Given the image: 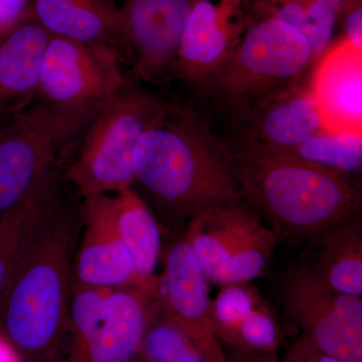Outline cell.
<instances>
[{
	"instance_id": "1",
	"label": "cell",
	"mask_w": 362,
	"mask_h": 362,
	"mask_svg": "<svg viewBox=\"0 0 362 362\" xmlns=\"http://www.w3.org/2000/svg\"><path fill=\"white\" fill-rule=\"evenodd\" d=\"M76 235L59 194L33 226L0 298V335L20 358L52 356L68 329Z\"/></svg>"
},
{
	"instance_id": "2",
	"label": "cell",
	"mask_w": 362,
	"mask_h": 362,
	"mask_svg": "<svg viewBox=\"0 0 362 362\" xmlns=\"http://www.w3.org/2000/svg\"><path fill=\"white\" fill-rule=\"evenodd\" d=\"M226 143L245 201L279 242L314 240L328 226L359 216L361 192L349 175L242 136Z\"/></svg>"
},
{
	"instance_id": "3",
	"label": "cell",
	"mask_w": 362,
	"mask_h": 362,
	"mask_svg": "<svg viewBox=\"0 0 362 362\" xmlns=\"http://www.w3.org/2000/svg\"><path fill=\"white\" fill-rule=\"evenodd\" d=\"M135 183L181 220L244 201L232 154L192 107L168 112L136 147Z\"/></svg>"
},
{
	"instance_id": "4",
	"label": "cell",
	"mask_w": 362,
	"mask_h": 362,
	"mask_svg": "<svg viewBox=\"0 0 362 362\" xmlns=\"http://www.w3.org/2000/svg\"><path fill=\"white\" fill-rule=\"evenodd\" d=\"M314 66L310 45L295 28L246 14L230 58L197 90L235 128L267 100L310 77Z\"/></svg>"
},
{
	"instance_id": "5",
	"label": "cell",
	"mask_w": 362,
	"mask_h": 362,
	"mask_svg": "<svg viewBox=\"0 0 362 362\" xmlns=\"http://www.w3.org/2000/svg\"><path fill=\"white\" fill-rule=\"evenodd\" d=\"M128 75L126 84L95 114L62 173L85 197L112 194L135 183L133 159L143 134L168 112V102Z\"/></svg>"
},
{
	"instance_id": "6",
	"label": "cell",
	"mask_w": 362,
	"mask_h": 362,
	"mask_svg": "<svg viewBox=\"0 0 362 362\" xmlns=\"http://www.w3.org/2000/svg\"><path fill=\"white\" fill-rule=\"evenodd\" d=\"M104 104L65 109L35 101L0 123V214L68 162Z\"/></svg>"
},
{
	"instance_id": "7",
	"label": "cell",
	"mask_w": 362,
	"mask_h": 362,
	"mask_svg": "<svg viewBox=\"0 0 362 362\" xmlns=\"http://www.w3.org/2000/svg\"><path fill=\"white\" fill-rule=\"evenodd\" d=\"M159 307L158 291L140 286L71 288L65 362L131 361Z\"/></svg>"
},
{
	"instance_id": "8",
	"label": "cell",
	"mask_w": 362,
	"mask_h": 362,
	"mask_svg": "<svg viewBox=\"0 0 362 362\" xmlns=\"http://www.w3.org/2000/svg\"><path fill=\"white\" fill-rule=\"evenodd\" d=\"M183 238L207 279L223 286L246 284L262 275L279 243L245 199L195 214Z\"/></svg>"
},
{
	"instance_id": "9",
	"label": "cell",
	"mask_w": 362,
	"mask_h": 362,
	"mask_svg": "<svg viewBox=\"0 0 362 362\" xmlns=\"http://www.w3.org/2000/svg\"><path fill=\"white\" fill-rule=\"evenodd\" d=\"M288 314L324 354L339 362H362V299L332 289L313 266L288 273L283 287Z\"/></svg>"
},
{
	"instance_id": "10",
	"label": "cell",
	"mask_w": 362,
	"mask_h": 362,
	"mask_svg": "<svg viewBox=\"0 0 362 362\" xmlns=\"http://www.w3.org/2000/svg\"><path fill=\"white\" fill-rule=\"evenodd\" d=\"M111 47L52 35L45 49L37 101L58 108L106 103L128 80Z\"/></svg>"
},
{
	"instance_id": "11",
	"label": "cell",
	"mask_w": 362,
	"mask_h": 362,
	"mask_svg": "<svg viewBox=\"0 0 362 362\" xmlns=\"http://www.w3.org/2000/svg\"><path fill=\"white\" fill-rule=\"evenodd\" d=\"M195 0H121L132 54L130 75L166 84L175 77L181 39Z\"/></svg>"
},
{
	"instance_id": "12",
	"label": "cell",
	"mask_w": 362,
	"mask_h": 362,
	"mask_svg": "<svg viewBox=\"0 0 362 362\" xmlns=\"http://www.w3.org/2000/svg\"><path fill=\"white\" fill-rule=\"evenodd\" d=\"M209 282L185 238L171 245L159 277L161 311L194 343L206 362H228L213 322Z\"/></svg>"
},
{
	"instance_id": "13",
	"label": "cell",
	"mask_w": 362,
	"mask_h": 362,
	"mask_svg": "<svg viewBox=\"0 0 362 362\" xmlns=\"http://www.w3.org/2000/svg\"><path fill=\"white\" fill-rule=\"evenodd\" d=\"M82 199L83 235L74 259L71 288L144 287L119 237L113 195L88 194Z\"/></svg>"
},
{
	"instance_id": "14",
	"label": "cell",
	"mask_w": 362,
	"mask_h": 362,
	"mask_svg": "<svg viewBox=\"0 0 362 362\" xmlns=\"http://www.w3.org/2000/svg\"><path fill=\"white\" fill-rule=\"evenodd\" d=\"M244 0H195L181 39L175 77L197 89L230 58L246 23Z\"/></svg>"
},
{
	"instance_id": "15",
	"label": "cell",
	"mask_w": 362,
	"mask_h": 362,
	"mask_svg": "<svg viewBox=\"0 0 362 362\" xmlns=\"http://www.w3.org/2000/svg\"><path fill=\"white\" fill-rule=\"evenodd\" d=\"M309 84L324 130L362 134V49L335 39Z\"/></svg>"
},
{
	"instance_id": "16",
	"label": "cell",
	"mask_w": 362,
	"mask_h": 362,
	"mask_svg": "<svg viewBox=\"0 0 362 362\" xmlns=\"http://www.w3.org/2000/svg\"><path fill=\"white\" fill-rule=\"evenodd\" d=\"M33 16L52 35L106 45L132 65L117 0H35Z\"/></svg>"
},
{
	"instance_id": "17",
	"label": "cell",
	"mask_w": 362,
	"mask_h": 362,
	"mask_svg": "<svg viewBox=\"0 0 362 362\" xmlns=\"http://www.w3.org/2000/svg\"><path fill=\"white\" fill-rule=\"evenodd\" d=\"M309 82L310 77L259 105L235 128V135L287 150L324 130Z\"/></svg>"
},
{
	"instance_id": "18",
	"label": "cell",
	"mask_w": 362,
	"mask_h": 362,
	"mask_svg": "<svg viewBox=\"0 0 362 362\" xmlns=\"http://www.w3.org/2000/svg\"><path fill=\"white\" fill-rule=\"evenodd\" d=\"M35 16L0 37V114L9 117L37 101L51 39Z\"/></svg>"
},
{
	"instance_id": "19",
	"label": "cell",
	"mask_w": 362,
	"mask_h": 362,
	"mask_svg": "<svg viewBox=\"0 0 362 362\" xmlns=\"http://www.w3.org/2000/svg\"><path fill=\"white\" fill-rule=\"evenodd\" d=\"M218 339L246 350H272L278 343L275 318L258 292L246 284L223 286L211 302Z\"/></svg>"
},
{
	"instance_id": "20",
	"label": "cell",
	"mask_w": 362,
	"mask_h": 362,
	"mask_svg": "<svg viewBox=\"0 0 362 362\" xmlns=\"http://www.w3.org/2000/svg\"><path fill=\"white\" fill-rule=\"evenodd\" d=\"M114 216L119 237L129 252L136 274L144 287L158 291L154 275L161 251L160 230L151 209L132 187L113 195Z\"/></svg>"
},
{
	"instance_id": "21",
	"label": "cell",
	"mask_w": 362,
	"mask_h": 362,
	"mask_svg": "<svg viewBox=\"0 0 362 362\" xmlns=\"http://www.w3.org/2000/svg\"><path fill=\"white\" fill-rule=\"evenodd\" d=\"M361 216L331 225L313 240L318 244L319 277L337 291L362 295V223Z\"/></svg>"
},
{
	"instance_id": "22",
	"label": "cell",
	"mask_w": 362,
	"mask_h": 362,
	"mask_svg": "<svg viewBox=\"0 0 362 362\" xmlns=\"http://www.w3.org/2000/svg\"><path fill=\"white\" fill-rule=\"evenodd\" d=\"M62 173V168L54 170L16 206L0 214V298L33 226L61 194Z\"/></svg>"
},
{
	"instance_id": "23",
	"label": "cell",
	"mask_w": 362,
	"mask_h": 362,
	"mask_svg": "<svg viewBox=\"0 0 362 362\" xmlns=\"http://www.w3.org/2000/svg\"><path fill=\"white\" fill-rule=\"evenodd\" d=\"M243 7L249 16L275 18L295 28L310 45L315 64L334 42L338 14L325 4L289 0L252 6L243 4Z\"/></svg>"
},
{
	"instance_id": "24",
	"label": "cell",
	"mask_w": 362,
	"mask_h": 362,
	"mask_svg": "<svg viewBox=\"0 0 362 362\" xmlns=\"http://www.w3.org/2000/svg\"><path fill=\"white\" fill-rule=\"evenodd\" d=\"M284 151L335 173L349 175L361 171L362 134L322 130Z\"/></svg>"
},
{
	"instance_id": "25",
	"label": "cell",
	"mask_w": 362,
	"mask_h": 362,
	"mask_svg": "<svg viewBox=\"0 0 362 362\" xmlns=\"http://www.w3.org/2000/svg\"><path fill=\"white\" fill-rule=\"evenodd\" d=\"M157 314L150 322L139 347L147 361L206 362L192 339L161 308L160 318L157 319Z\"/></svg>"
},
{
	"instance_id": "26",
	"label": "cell",
	"mask_w": 362,
	"mask_h": 362,
	"mask_svg": "<svg viewBox=\"0 0 362 362\" xmlns=\"http://www.w3.org/2000/svg\"><path fill=\"white\" fill-rule=\"evenodd\" d=\"M35 0H0V37L33 16Z\"/></svg>"
},
{
	"instance_id": "27",
	"label": "cell",
	"mask_w": 362,
	"mask_h": 362,
	"mask_svg": "<svg viewBox=\"0 0 362 362\" xmlns=\"http://www.w3.org/2000/svg\"><path fill=\"white\" fill-rule=\"evenodd\" d=\"M338 28L341 30L340 37L362 49V0L350 2L340 14Z\"/></svg>"
},
{
	"instance_id": "28",
	"label": "cell",
	"mask_w": 362,
	"mask_h": 362,
	"mask_svg": "<svg viewBox=\"0 0 362 362\" xmlns=\"http://www.w3.org/2000/svg\"><path fill=\"white\" fill-rule=\"evenodd\" d=\"M289 1V0H244V6H252V4H274V2ZM296 1H314L319 4H325V6L334 9L338 14L339 20L340 14L343 13L345 8L349 6L352 0H296Z\"/></svg>"
},
{
	"instance_id": "29",
	"label": "cell",
	"mask_w": 362,
	"mask_h": 362,
	"mask_svg": "<svg viewBox=\"0 0 362 362\" xmlns=\"http://www.w3.org/2000/svg\"><path fill=\"white\" fill-rule=\"evenodd\" d=\"M20 357L0 335V362H18Z\"/></svg>"
},
{
	"instance_id": "30",
	"label": "cell",
	"mask_w": 362,
	"mask_h": 362,
	"mask_svg": "<svg viewBox=\"0 0 362 362\" xmlns=\"http://www.w3.org/2000/svg\"><path fill=\"white\" fill-rule=\"evenodd\" d=\"M318 362H339L334 357L328 356V354H323L319 357Z\"/></svg>"
},
{
	"instance_id": "31",
	"label": "cell",
	"mask_w": 362,
	"mask_h": 362,
	"mask_svg": "<svg viewBox=\"0 0 362 362\" xmlns=\"http://www.w3.org/2000/svg\"><path fill=\"white\" fill-rule=\"evenodd\" d=\"M9 117H11V116H9ZM7 118H8V117H6V116L1 115V114H0V123L4 122V121L6 120Z\"/></svg>"
},
{
	"instance_id": "32",
	"label": "cell",
	"mask_w": 362,
	"mask_h": 362,
	"mask_svg": "<svg viewBox=\"0 0 362 362\" xmlns=\"http://www.w3.org/2000/svg\"><path fill=\"white\" fill-rule=\"evenodd\" d=\"M126 362H134V361H126Z\"/></svg>"
}]
</instances>
